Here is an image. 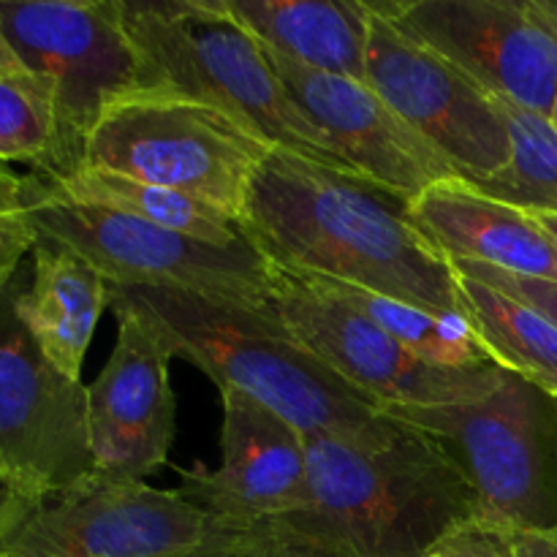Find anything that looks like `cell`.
<instances>
[{
  "label": "cell",
  "mask_w": 557,
  "mask_h": 557,
  "mask_svg": "<svg viewBox=\"0 0 557 557\" xmlns=\"http://www.w3.org/2000/svg\"><path fill=\"white\" fill-rule=\"evenodd\" d=\"M250 557H330L313 553V549L294 547V544L283 542V539L272 536V533L261 531V528H253V549H250Z\"/></svg>",
  "instance_id": "29"
},
{
  "label": "cell",
  "mask_w": 557,
  "mask_h": 557,
  "mask_svg": "<svg viewBox=\"0 0 557 557\" xmlns=\"http://www.w3.org/2000/svg\"><path fill=\"white\" fill-rule=\"evenodd\" d=\"M444 446L479 500V520L509 533H557V397L504 370L466 406L384 408Z\"/></svg>",
  "instance_id": "5"
},
{
  "label": "cell",
  "mask_w": 557,
  "mask_h": 557,
  "mask_svg": "<svg viewBox=\"0 0 557 557\" xmlns=\"http://www.w3.org/2000/svg\"><path fill=\"white\" fill-rule=\"evenodd\" d=\"M250 549H253V531L218 528L201 547L183 557H250Z\"/></svg>",
  "instance_id": "28"
},
{
  "label": "cell",
  "mask_w": 557,
  "mask_h": 557,
  "mask_svg": "<svg viewBox=\"0 0 557 557\" xmlns=\"http://www.w3.org/2000/svg\"><path fill=\"white\" fill-rule=\"evenodd\" d=\"M239 228L277 270L462 315L455 267L408 221L406 201L354 174L270 150L253 174Z\"/></svg>",
  "instance_id": "1"
},
{
  "label": "cell",
  "mask_w": 557,
  "mask_h": 557,
  "mask_svg": "<svg viewBox=\"0 0 557 557\" xmlns=\"http://www.w3.org/2000/svg\"><path fill=\"white\" fill-rule=\"evenodd\" d=\"M221 466L183 471L180 493L234 531L302 511L310 500L305 435L243 392L221 389Z\"/></svg>",
  "instance_id": "14"
},
{
  "label": "cell",
  "mask_w": 557,
  "mask_h": 557,
  "mask_svg": "<svg viewBox=\"0 0 557 557\" xmlns=\"http://www.w3.org/2000/svg\"><path fill=\"white\" fill-rule=\"evenodd\" d=\"M58 161V114L52 85L33 71L0 76V166L27 163L52 174Z\"/></svg>",
  "instance_id": "24"
},
{
  "label": "cell",
  "mask_w": 557,
  "mask_h": 557,
  "mask_svg": "<svg viewBox=\"0 0 557 557\" xmlns=\"http://www.w3.org/2000/svg\"><path fill=\"white\" fill-rule=\"evenodd\" d=\"M428 557H517L515 533L473 520L451 531Z\"/></svg>",
  "instance_id": "27"
},
{
  "label": "cell",
  "mask_w": 557,
  "mask_h": 557,
  "mask_svg": "<svg viewBox=\"0 0 557 557\" xmlns=\"http://www.w3.org/2000/svg\"><path fill=\"white\" fill-rule=\"evenodd\" d=\"M408 221L451 261L557 283V243L531 212L460 177L441 180L406 205Z\"/></svg>",
  "instance_id": "17"
},
{
  "label": "cell",
  "mask_w": 557,
  "mask_h": 557,
  "mask_svg": "<svg viewBox=\"0 0 557 557\" xmlns=\"http://www.w3.org/2000/svg\"><path fill=\"white\" fill-rule=\"evenodd\" d=\"M375 5L484 92L549 117L557 98L553 0H384Z\"/></svg>",
  "instance_id": "13"
},
{
  "label": "cell",
  "mask_w": 557,
  "mask_h": 557,
  "mask_svg": "<svg viewBox=\"0 0 557 557\" xmlns=\"http://www.w3.org/2000/svg\"><path fill=\"white\" fill-rule=\"evenodd\" d=\"M22 71H27V69L22 65V60L16 58L14 47H11L9 36H5V30H3V22H0V76L22 74Z\"/></svg>",
  "instance_id": "31"
},
{
  "label": "cell",
  "mask_w": 557,
  "mask_h": 557,
  "mask_svg": "<svg viewBox=\"0 0 557 557\" xmlns=\"http://www.w3.org/2000/svg\"><path fill=\"white\" fill-rule=\"evenodd\" d=\"M117 343L87 386V430L98 476L141 482L166 462L174 441L172 351L128 308L112 305Z\"/></svg>",
  "instance_id": "16"
},
{
  "label": "cell",
  "mask_w": 557,
  "mask_h": 557,
  "mask_svg": "<svg viewBox=\"0 0 557 557\" xmlns=\"http://www.w3.org/2000/svg\"><path fill=\"white\" fill-rule=\"evenodd\" d=\"M495 101L509 125L511 158L498 174L471 185L533 215H557V131L544 114Z\"/></svg>",
  "instance_id": "23"
},
{
  "label": "cell",
  "mask_w": 557,
  "mask_h": 557,
  "mask_svg": "<svg viewBox=\"0 0 557 557\" xmlns=\"http://www.w3.org/2000/svg\"><path fill=\"white\" fill-rule=\"evenodd\" d=\"M270 150L275 147L207 103L136 90L98 120L79 169L180 190L239 223L253 174Z\"/></svg>",
  "instance_id": "7"
},
{
  "label": "cell",
  "mask_w": 557,
  "mask_h": 557,
  "mask_svg": "<svg viewBox=\"0 0 557 557\" xmlns=\"http://www.w3.org/2000/svg\"><path fill=\"white\" fill-rule=\"evenodd\" d=\"M308 446L310 500L261 531L330 557H428L479 520V500L444 446L381 417L354 435L321 433Z\"/></svg>",
  "instance_id": "2"
},
{
  "label": "cell",
  "mask_w": 557,
  "mask_h": 557,
  "mask_svg": "<svg viewBox=\"0 0 557 557\" xmlns=\"http://www.w3.org/2000/svg\"><path fill=\"white\" fill-rule=\"evenodd\" d=\"M267 54L294 107L359 180L408 205L430 185L457 177L368 82L305 69L272 49Z\"/></svg>",
  "instance_id": "15"
},
{
  "label": "cell",
  "mask_w": 557,
  "mask_h": 557,
  "mask_svg": "<svg viewBox=\"0 0 557 557\" xmlns=\"http://www.w3.org/2000/svg\"><path fill=\"white\" fill-rule=\"evenodd\" d=\"M218 528L180 490L98 473L38 500L0 490V557H183Z\"/></svg>",
  "instance_id": "9"
},
{
  "label": "cell",
  "mask_w": 557,
  "mask_h": 557,
  "mask_svg": "<svg viewBox=\"0 0 557 557\" xmlns=\"http://www.w3.org/2000/svg\"><path fill=\"white\" fill-rule=\"evenodd\" d=\"M270 315L330 373L381 408L466 406L493 395L504 368H441L386 335L315 277L277 270Z\"/></svg>",
  "instance_id": "10"
},
{
  "label": "cell",
  "mask_w": 557,
  "mask_h": 557,
  "mask_svg": "<svg viewBox=\"0 0 557 557\" xmlns=\"http://www.w3.org/2000/svg\"><path fill=\"white\" fill-rule=\"evenodd\" d=\"M0 22L22 65L52 85L58 161L44 177H69L107 109L141 90L120 0H0Z\"/></svg>",
  "instance_id": "8"
},
{
  "label": "cell",
  "mask_w": 557,
  "mask_h": 557,
  "mask_svg": "<svg viewBox=\"0 0 557 557\" xmlns=\"http://www.w3.org/2000/svg\"><path fill=\"white\" fill-rule=\"evenodd\" d=\"M451 267H455L457 275L471 277V281H479V283H487V286L498 288V292L531 305L533 310L547 315V319L557 326V283L536 281V277L509 275V272L495 270V267H487V264H476V261H451Z\"/></svg>",
  "instance_id": "26"
},
{
  "label": "cell",
  "mask_w": 557,
  "mask_h": 557,
  "mask_svg": "<svg viewBox=\"0 0 557 557\" xmlns=\"http://www.w3.org/2000/svg\"><path fill=\"white\" fill-rule=\"evenodd\" d=\"M462 319L498 368L557 397V326L531 305L457 275Z\"/></svg>",
  "instance_id": "21"
},
{
  "label": "cell",
  "mask_w": 557,
  "mask_h": 557,
  "mask_svg": "<svg viewBox=\"0 0 557 557\" xmlns=\"http://www.w3.org/2000/svg\"><path fill=\"white\" fill-rule=\"evenodd\" d=\"M531 215H533V212H531ZM533 218H536V221L542 223L544 232H547L549 237H553L555 243H557V215H533Z\"/></svg>",
  "instance_id": "32"
},
{
  "label": "cell",
  "mask_w": 557,
  "mask_h": 557,
  "mask_svg": "<svg viewBox=\"0 0 557 557\" xmlns=\"http://www.w3.org/2000/svg\"><path fill=\"white\" fill-rule=\"evenodd\" d=\"M120 11L141 60V90L207 103L275 150L354 174L294 107L264 44L223 0H120Z\"/></svg>",
  "instance_id": "4"
},
{
  "label": "cell",
  "mask_w": 557,
  "mask_h": 557,
  "mask_svg": "<svg viewBox=\"0 0 557 557\" xmlns=\"http://www.w3.org/2000/svg\"><path fill=\"white\" fill-rule=\"evenodd\" d=\"M223 5L281 58L368 82L370 3L364 0H223Z\"/></svg>",
  "instance_id": "19"
},
{
  "label": "cell",
  "mask_w": 557,
  "mask_h": 557,
  "mask_svg": "<svg viewBox=\"0 0 557 557\" xmlns=\"http://www.w3.org/2000/svg\"><path fill=\"white\" fill-rule=\"evenodd\" d=\"M47 180L69 199L107 207V210L156 223V226L169 228V232L194 237L199 243L218 245V248H243V245H250V239L245 237L243 228H239V223L232 215L194 199V196L180 194V190L141 183V180L120 177V174L90 172V169H79V172L69 174V177Z\"/></svg>",
  "instance_id": "20"
},
{
  "label": "cell",
  "mask_w": 557,
  "mask_h": 557,
  "mask_svg": "<svg viewBox=\"0 0 557 557\" xmlns=\"http://www.w3.org/2000/svg\"><path fill=\"white\" fill-rule=\"evenodd\" d=\"M549 123H553V128L557 131V98H555V107H553V112H549Z\"/></svg>",
  "instance_id": "33"
},
{
  "label": "cell",
  "mask_w": 557,
  "mask_h": 557,
  "mask_svg": "<svg viewBox=\"0 0 557 557\" xmlns=\"http://www.w3.org/2000/svg\"><path fill=\"white\" fill-rule=\"evenodd\" d=\"M553 3H555V9H557V0H553Z\"/></svg>",
  "instance_id": "34"
},
{
  "label": "cell",
  "mask_w": 557,
  "mask_h": 557,
  "mask_svg": "<svg viewBox=\"0 0 557 557\" xmlns=\"http://www.w3.org/2000/svg\"><path fill=\"white\" fill-rule=\"evenodd\" d=\"M25 264L0 292V490L38 500L96 473L87 386L60 373L16 315Z\"/></svg>",
  "instance_id": "11"
},
{
  "label": "cell",
  "mask_w": 557,
  "mask_h": 557,
  "mask_svg": "<svg viewBox=\"0 0 557 557\" xmlns=\"http://www.w3.org/2000/svg\"><path fill=\"white\" fill-rule=\"evenodd\" d=\"M319 281V277H315ZM330 292L346 299L351 308L373 319L386 335L395 337L400 346L417 354L424 362L441 364V368H479L493 364L482 343L473 335L471 324L462 315H435L422 308L400 302V299L381 297V294L364 292V288L346 286V283L321 281Z\"/></svg>",
  "instance_id": "22"
},
{
  "label": "cell",
  "mask_w": 557,
  "mask_h": 557,
  "mask_svg": "<svg viewBox=\"0 0 557 557\" xmlns=\"http://www.w3.org/2000/svg\"><path fill=\"white\" fill-rule=\"evenodd\" d=\"M128 308L166 343L172 357L196 364L218 389L243 392L292 422L305 438L354 435L381 422L384 408L310 357L270 310L174 288L109 283V308Z\"/></svg>",
  "instance_id": "3"
},
{
  "label": "cell",
  "mask_w": 557,
  "mask_h": 557,
  "mask_svg": "<svg viewBox=\"0 0 557 557\" xmlns=\"http://www.w3.org/2000/svg\"><path fill=\"white\" fill-rule=\"evenodd\" d=\"M22 196L36 237L74 250L112 286L174 288L270 310L275 267L253 245L218 248L107 207L74 201L41 174L22 177Z\"/></svg>",
  "instance_id": "6"
},
{
  "label": "cell",
  "mask_w": 557,
  "mask_h": 557,
  "mask_svg": "<svg viewBox=\"0 0 557 557\" xmlns=\"http://www.w3.org/2000/svg\"><path fill=\"white\" fill-rule=\"evenodd\" d=\"M38 243L25 212L22 177L9 166H0V292L16 275L25 256Z\"/></svg>",
  "instance_id": "25"
},
{
  "label": "cell",
  "mask_w": 557,
  "mask_h": 557,
  "mask_svg": "<svg viewBox=\"0 0 557 557\" xmlns=\"http://www.w3.org/2000/svg\"><path fill=\"white\" fill-rule=\"evenodd\" d=\"M30 253L33 267L16 294V315L44 357L71 381H82L92 332L109 308L107 277L74 250L44 239Z\"/></svg>",
  "instance_id": "18"
},
{
  "label": "cell",
  "mask_w": 557,
  "mask_h": 557,
  "mask_svg": "<svg viewBox=\"0 0 557 557\" xmlns=\"http://www.w3.org/2000/svg\"><path fill=\"white\" fill-rule=\"evenodd\" d=\"M364 76L460 180L482 183L506 169L511 136L498 101L457 65L400 30L375 3H370Z\"/></svg>",
  "instance_id": "12"
},
{
  "label": "cell",
  "mask_w": 557,
  "mask_h": 557,
  "mask_svg": "<svg viewBox=\"0 0 557 557\" xmlns=\"http://www.w3.org/2000/svg\"><path fill=\"white\" fill-rule=\"evenodd\" d=\"M517 557H557V533H517Z\"/></svg>",
  "instance_id": "30"
}]
</instances>
